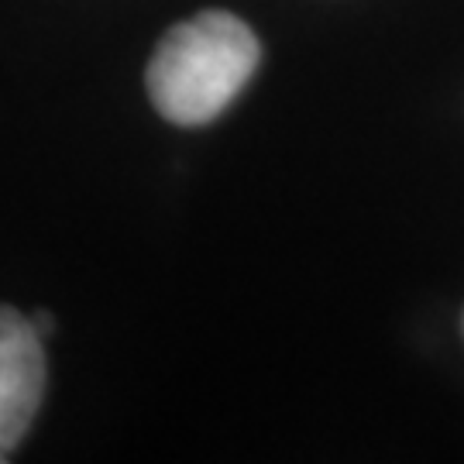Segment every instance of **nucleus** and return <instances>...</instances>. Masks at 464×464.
Masks as SVG:
<instances>
[{"label":"nucleus","instance_id":"1","mask_svg":"<svg viewBox=\"0 0 464 464\" xmlns=\"http://www.w3.org/2000/svg\"><path fill=\"white\" fill-rule=\"evenodd\" d=\"M258 59V38L241 17L203 11L162 34L145 86L166 121L207 124L245 90Z\"/></svg>","mask_w":464,"mask_h":464},{"label":"nucleus","instance_id":"2","mask_svg":"<svg viewBox=\"0 0 464 464\" xmlns=\"http://www.w3.org/2000/svg\"><path fill=\"white\" fill-rule=\"evenodd\" d=\"M32 316L0 306V464L28 437L45 396V351Z\"/></svg>","mask_w":464,"mask_h":464},{"label":"nucleus","instance_id":"3","mask_svg":"<svg viewBox=\"0 0 464 464\" xmlns=\"http://www.w3.org/2000/svg\"><path fill=\"white\" fill-rule=\"evenodd\" d=\"M32 324H34V331L42 334V337H45V334H49L52 327H55V324H52V316H45V310H42L38 316H32Z\"/></svg>","mask_w":464,"mask_h":464}]
</instances>
